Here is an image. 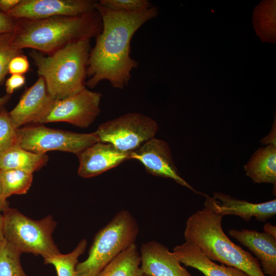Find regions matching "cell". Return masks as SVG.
<instances>
[{
	"label": "cell",
	"mask_w": 276,
	"mask_h": 276,
	"mask_svg": "<svg viewBox=\"0 0 276 276\" xmlns=\"http://www.w3.org/2000/svg\"><path fill=\"white\" fill-rule=\"evenodd\" d=\"M102 22L101 31L90 51L86 85L90 88L106 80L115 88L123 89L139 63L130 56L131 41L136 32L158 13L157 7L134 12L110 10L96 3Z\"/></svg>",
	"instance_id": "cell-1"
},
{
	"label": "cell",
	"mask_w": 276,
	"mask_h": 276,
	"mask_svg": "<svg viewBox=\"0 0 276 276\" xmlns=\"http://www.w3.org/2000/svg\"><path fill=\"white\" fill-rule=\"evenodd\" d=\"M204 208L187 219L184 231L186 241L196 245L209 259L239 269L250 276H266L258 260L235 244L222 227L223 216L213 197L205 195Z\"/></svg>",
	"instance_id": "cell-2"
},
{
	"label": "cell",
	"mask_w": 276,
	"mask_h": 276,
	"mask_svg": "<svg viewBox=\"0 0 276 276\" xmlns=\"http://www.w3.org/2000/svg\"><path fill=\"white\" fill-rule=\"evenodd\" d=\"M14 32L15 45L51 54L65 45L96 37L102 28L97 10L74 16H59L42 19H17Z\"/></svg>",
	"instance_id": "cell-3"
},
{
	"label": "cell",
	"mask_w": 276,
	"mask_h": 276,
	"mask_svg": "<svg viewBox=\"0 0 276 276\" xmlns=\"http://www.w3.org/2000/svg\"><path fill=\"white\" fill-rule=\"evenodd\" d=\"M90 42L88 39L75 41L47 56L35 50L30 53L54 100L65 99L86 88Z\"/></svg>",
	"instance_id": "cell-4"
},
{
	"label": "cell",
	"mask_w": 276,
	"mask_h": 276,
	"mask_svg": "<svg viewBox=\"0 0 276 276\" xmlns=\"http://www.w3.org/2000/svg\"><path fill=\"white\" fill-rule=\"evenodd\" d=\"M138 223L127 210L117 213L96 235L87 259L76 267V276H96L109 262L135 241Z\"/></svg>",
	"instance_id": "cell-5"
},
{
	"label": "cell",
	"mask_w": 276,
	"mask_h": 276,
	"mask_svg": "<svg viewBox=\"0 0 276 276\" xmlns=\"http://www.w3.org/2000/svg\"><path fill=\"white\" fill-rule=\"evenodd\" d=\"M5 239L21 253H32L44 258L60 254L52 234L56 222L51 215L35 220L14 208L3 212Z\"/></svg>",
	"instance_id": "cell-6"
},
{
	"label": "cell",
	"mask_w": 276,
	"mask_h": 276,
	"mask_svg": "<svg viewBox=\"0 0 276 276\" xmlns=\"http://www.w3.org/2000/svg\"><path fill=\"white\" fill-rule=\"evenodd\" d=\"M158 129L154 119L133 112L101 124L95 132L99 142L109 143L121 151L130 153L155 137Z\"/></svg>",
	"instance_id": "cell-7"
},
{
	"label": "cell",
	"mask_w": 276,
	"mask_h": 276,
	"mask_svg": "<svg viewBox=\"0 0 276 276\" xmlns=\"http://www.w3.org/2000/svg\"><path fill=\"white\" fill-rule=\"evenodd\" d=\"M37 124L17 129L18 144L33 152L46 154L49 151L57 150L78 155L88 146L99 142L95 132L81 133Z\"/></svg>",
	"instance_id": "cell-8"
},
{
	"label": "cell",
	"mask_w": 276,
	"mask_h": 276,
	"mask_svg": "<svg viewBox=\"0 0 276 276\" xmlns=\"http://www.w3.org/2000/svg\"><path fill=\"white\" fill-rule=\"evenodd\" d=\"M102 94L86 88L62 100H54L38 124L64 122L87 128L99 116Z\"/></svg>",
	"instance_id": "cell-9"
},
{
	"label": "cell",
	"mask_w": 276,
	"mask_h": 276,
	"mask_svg": "<svg viewBox=\"0 0 276 276\" xmlns=\"http://www.w3.org/2000/svg\"><path fill=\"white\" fill-rule=\"evenodd\" d=\"M92 0H21L7 14L15 19L38 20L80 15L96 10Z\"/></svg>",
	"instance_id": "cell-10"
},
{
	"label": "cell",
	"mask_w": 276,
	"mask_h": 276,
	"mask_svg": "<svg viewBox=\"0 0 276 276\" xmlns=\"http://www.w3.org/2000/svg\"><path fill=\"white\" fill-rule=\"evenodd\" d=\"M131 159L139 160L146 171L154 176L169 178L194 192L195 190L179 175L173 161L169 144L153 137L130 154Z\"/></svg>",
	"instance_id": "cell-11"
},
{
	"label": "cell",
	"mask_w": 276,
	"mask_h": 276,
	"mask_svg": "<svg viewBox=\"0 0 276 276\" xmlns=\"http://www.w3.org/2000/svg\"><path fill=\"white\" fill-rule=\"evenodd\" d=\"M44 80L39 77L24 92L15 107L9 112L16 129L30 123L38 124L53 104Z\"/></svg>",
	"instance_id": "cell-12"
},
{
	"label": "cell",
	"mask_w": 276,
	"mask_h": 276,
	"mask_svg": "<svg viewBox=\"0 0 276 276\" xmlns=\"http://www.w3.org/2000/svg\"><path fill=\"white\" fill-rule=\"evenodd\" d=\"M130 154L109 143L97 142L77 155L79 160L78 175L83 178L98 176L131 159Z\"/></svg>",
	"instance_id": "cell-13"
},
{
	"label": "cell",
	"mask_w": 276,
	"mask_h": 276,
	"mask_svg": "<svg viewBox=\"0 0 276 276\" xmlns=\"http://www.w3.org/2000/svg\"><path fill=\"white\" fill-rule=\"evenodd\" d=\"M141 267L146 276H193L173 252L155 241L142 244Z\"/></svg>",
	"instance_id": "cell-14"
},
{
	"label": "cell",
	"mask_w": 276,
	"mask_h": 276,
	"mask_svg": "<svg viewBox=\"0 0 276 276\" xmlns=\"http://www.w3.org/2000/svg\"><path fill=\"white\" fill-rule=\"evenodd\" d=\"M228 235L256 257L265 275L276 276L275 238L265 232L248 229H231Z\"/></svg>",
	"instance_id": "cell-15"
},
{
	"label": "cell",
	"mask_w": 276,
	"mask_h": 276,
	"mask_svg": "<svg viewBox=\"0 0 276 276\" xmlns=\"http://www.w3.org/2000/svg\"><path fill=\"white\" fill-rule=\"evenodd\" d=\"M213 198L216 201L219 213L241 217L249 221L252 217L259 221L266 222L276 214V199L262 203H251L237 199L224 193L214 192Z\"/></svg>",
	"instance_id": "cell-16"
},
{
	"label": "cell",
	"mask_w": 276,
	"mask_h": 276,
	"mask_svg": "<svg viewBox=\"0 0 276 276\" xmlns=\"http://www.w3.org/2000/svg\"><path fill=\"white\" fill-rule=\"evenodd\" d=\"M173 252L181 264L196 269L204 276H250L239 269L217 264L188 241L176 246Z\"/></svg>",
	"instance_id": "cell-17"
},
{
	"label": "cell",
	"mask_w": 276,
	"mask_h": 276,
	"mask_svg": "<svg viewBox=\"0 0 276 276\" xmlns=\"http://www.w3.org/2000/svg\"><path fill=\"white\" fill-rule=\"evenodd\" d=\"M246 175L255 183L276 184V145L257 150L244 166Z\"/></svg>",
	"instance_id": "cell-18"
},
{
	"label": "cell",
	"mask_w": 276,
	"mask_h": 276,
	"mask_svg": "<svg viewBox=\"0 0 276 276\" xmlns=\"http://www.w3.org/2000/svg\"><path fill=\"white\" fill-rule=\"evenodd\" d=\"M48 160L46 154L27 150L17 143L0 154V169H19L33 173L45 166Z\"/></svg>",
	"instance_id": "cell-19"
},
{
	"label": "cell",
	"mask_w": 276,
	"mask_h": 276,
	"mask_svg": "<svg viewBox=\"0 0 276 276\" xmlns=\"http://www.w3.org/2000/svg\"><path fill=\"white\" fill-rule=\"evenodd\" d=\"M140 264V252L134 243L119 254L96 276H146Z\"/></svg>",
	"instance_id": "cell-20"
},
{
	"label": "cell",
	"mask_w": 276,
	"mask_h": 276,
	"mask_svg": "<svg viewBox=\"0 0 276 276\" xmlns=\"http://www.w3.org/2000/svg\"><path fill=\"white\" fill-rule=\"evenodd\" d=\"M2 197L26 194L31 186L33 173L19 169H0Z\"/></svg>",
	"instance_id": "cell-21"
},
{
	"label": "cell",
	"mask_w": 276,
	"mask_h": 276,
	"mask_svg": "<svg viewBox=\"0 0 276 276\" xmlns=\"http://www.w3.org/2000/svg\"><path fill=\"white\" fill-rule=\"evenodd\" d=\"M21 254L4 240L0 247V276H27L20 264Z\"/></svg>",
	"instance_id": "cell-22"
},
{
	"label": "cell",
	"mask_w": 276,
	"mask_h": 276,
	"mask_svg": "<svg viewBox=\"0 0 276 276\" xmlns=\"http://www.w3.org/2000/svg\"><path fill=\"white\" fill-rule=\"evenodd\" d=\"M14 32L0 35V83L8 73L11 59L21 53L14 43Z\"/></svg>",
	"instance_id": "cell-23"
},
{
	"label": "cell",
	"mask_w": 276,
	"mask_h": 276,
	"mask_svg": "<svg viewBox=\"0 0 276 276\" xmlns=\"http://www.w3.org/2000/svg\"><path fill=\"white\" fill-rule=\"evenodd\" d=\"M18 143L17 129L9 116L4 110L0 113V154Z\"/></svg>",
	"instance_id": "cell-24"
},
{
	"label": "cell",
	"mask_w": 276,
	"mask_h": 276,
	"mask_svg": "<svg viewBox=\"0 0 276 276\" xmlns=\"http://www.w3.org/2000/svg\"><path fill=\"white\" fill-rule=\"evenodd\" d=\"M98 3L110 10L126 13L144 10L152 6L148 0H101Z\"/></svg>",
	"instance_id": "cell-25"
},
{
	"label": "cell",
	"mask_w": 276,
	"mask_h": 276,
	"mask_svg": "<svg viewBox=\"0 0 276 276\" xmlns=\"http://www.w3.org/2000/svg\"><path fill=\"white\" fill-rule=\"evenodd\" d=\"M274 11L266 10L263 11L261 9L258 10L257 12V28L259 32H261V35L264 34H273V32L275 30V16L274 15Z\"/></svg>",
	"instance_id": "cell-26"
},
{
	"label": "cell",
	"mask_w": 276,
	"mask_h": 276,
	"mask_svg": "<svg viewBox=\"0 0 276 276\" xmlns=\"http://www.w3.org/2000/svg\"><path fill=\"white\" fill-rule=\"evenodd\" d=\"M30 64L27 57L19 54L10 61L8 66V73L13 74L24 75L29 70Z\"/></svg>",
	"instance_id": "cell-27"
},
{
	"label": "cell",
	"mask_w": 276,
	"mask_h": 276,
	"mask_svg": "<svg viewBox=\"0 0 276 276\" xmlns=\"http://www.w3.org/2000/svg\"><path fill=\"white\" fill-rule=\"evenodd\" d=\"M17 21V19L0 11V35L15 32Z\"/></svg>",
	"instance_id": "cell-28"
},
{
	"label": "cell",
	"mask_w": 276,
	"mask_h": 276,
	"mask_svg": "<svg viewBox=\"0 0 276 276\" xmlns=\"http://www.w3.org/2000/svg\"><path fill=\"white\" fill-rule=\"evenodd\" d=\"M25 82L26 78L24 75H11L6 81L5 86L7 94L11 95L15 90L22 87Z\"/></svg>",
	"instance_id": "cell-29"
},
{
	"label": "cell",
	"mask_w": 276,
	"mask_h": 276,
	"mask_svg": "<svg viewBox=\"0 0 276 276\" xmlns=\"http://www.w3.org/2000/svg\"><path fill=\"white\" fill-rule=\"evenodd\" d=\"M21 0H0V11L8 14L16 7Z\"/></svg>",
	"instance_id": "cell-30"
},
{
	"label": "cell",
	"mask_w": 276,
	"mask_h": 276,
	"mask_svg": "<svg viewBox=\"0 0 276 276\" xmlns=\"http://www.w3.org/2000/svg\"><path fill=\"white\" fill-rule=\"evenodd\" d=\"M262 143L265 144H275V127L272 129L266 137L263 139Z\"/></svg>",
	"instance_id": "cell-31"
},
{
	"label": "cell",
	"mask_w": 276,
	"mask_h": 276,
	"mask_svg": "<svg viewBox=\"0 0 276 276\" xmlns=\"http://www.w3.org/2000/svg\"><path fill=\"white\" fill-rule=\"evenodd\" d=\"M264 232L276 238V226L269 222L266 223L263 227Z\"/></svg>",
	"instance_id": "cell-32"
},
{
	"label": "cell",
	"mask_w": 276,
	"mask_h": 276,
	"mask_svg": "<svg viewBox=\"0 0 276 276\" xmlns=\"http://www.w3.org/2000/svg\"><path fill=\"white\" fill-rule=\"evenodd\" d=\"M8 207H9V202L7 201V200H5L2 197V188L0 180V213L3 212Z\"/></svg>",
	"instance_id": "cell-33"
},
{
	"label": "cell",
	"mask_w": 276,
	"mask_h": 276,
	"mask_svg": "<svg viewBox=\"0 0 276 276\" xmlns=\"http://www.w3.org/2000/svg\"><path fill=\"white\" fill-rule=\"evenodd\" d=\"M4 240V217L3 214L0 213V247Z\"/></svg>",
	"instance_id": "cell-34"
},
{
	"label": "cell",
	"mask_w": 276,
	"mask_h": 276,
	"mask_svg": "<svg viewBox=\"0 0 276 276\" xmlns=\"http://www.w3.org/2000/svg\"><path fill=\"white\" fill-rule=\"evenodd\" d=\"M10 98V95H6L3 97H0V113L2 112L4 109V107L5 105L7 103Z\"/></svg>",
	"instance_id": "cell-35"
}]
</instances>
